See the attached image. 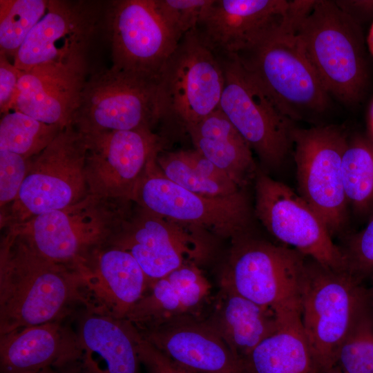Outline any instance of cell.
Segmentation results:
<instances>
[{
	"instance_id": "d6986e66",
	"label": "cell",
	"mask_w": 373,
	"mask_h": 373,
	"mask_svg": "<svg viewBox=\"0 0 373 373\" xmlns=\"http://www.w3.org/2000/svg\"><path fill=\"white\" fill-rule=\"evenodd\" d=\"M135 328L119 320L84 309L56 373H140Z\"/></svg>"
},
{
	"instance_id": "8992f818",
	"label": "cell",
	"mask_w": 373,
	"mask_h": 373,
	"mask_svg": "<svg viewBox=\"0 0 373 373\" xmlns=\"http://www.w3.org/2000/svg\"><path fill=\"white\" fill-rule=\"evenodd\" d=\"M307 260L291 247L246 232L231 239L220 285L277 313L301 311Z\"/></svg>"
},
{
	"instance_id": "4dcf8cb0",
	"label": "cell",
	"mask_w": 373,
	"mask_h": 373,
	"mask_svg": "<svg viewBox=\"0 0 373 373\" xmlns=\"http://www.w3.org/2000/svg\"><path fill=\"white\" fill-rule=\"evenodd\" d=\"M48 0L0 1V54L15 58L46 14Z\"/></svg>"
},
{
	"instance_id": "5bb4252c",
	"label": "cell",
	"mask_w": 373,
	"mask_h": 373,
	"mask_svg": "<svg viewBox=\"0 0 373 373\" xmlns=\"http://www.w3.org/2000/svg\"><path fill=\"white\" fill-rule=\"evenodd\" d=\"M309 0H212L195 30L216 56L237 55L274 31L298 26Z\"/></svg>"
},
{
	"instance_id": "484cf974",
	"label": "cell",
	"mask_w": 373,
	"mask_h": 373,
	"mask_svg": "<svg viewBox=\"0 0 373 373\" xmlns=\"http://www.w3.org/2000/svg\"><path fill=\"white\" fill-rule=\"evenodd\" d=\"M186 133L195 149L240 187L255 177L252 149L219 108Z\"/></svg>"
},
{
	"instance_id": "1f68e13d",
	"label": "cell",
	"mask_w": 373,
	"mask_h": 373,
	"mask_svg": "<svg viewBox=\"0 0 373 373\" xmlns=\"http://www.w3.org/2000/svg\"><path fill=\"white\" fill-rule=\"evenodd\" d=\"M345 373H373V310L358 319L337 354L336 363Z\"/></svg>"
},
{
	"instance_id": "7a4b0ae2",
	"label": "cell",
	"mask_w": 373,
	"mask_h": 373,
	"mask_svg": "<svg viewBox=\"0 0 373 373\" xmlns=\"http://www.w3.org/2000/svg\"><path fill=\"white\" fill-rule=\"evenodd\" d=\"M295 35L329 96L346 105L358 103L370 77L361 25L334 1L316 0Z\"/></svg>"
},
{
	"instance_id": "7402d4cb",
	"label": "cell",
	"mask_w": 373,
	"mask_h": 373,
	"mask_svg": "<svg viewBox=\"0 0 373 373\" xmlns=\"http://www.w3.org/2000/svg\"><path fill=\"white\" fill-rule=\"evenodd\" d=\"M138 332L173 362L193 372L248 373L244 362L199 316H181Z\"/></svg>"
},
{
	"instance_id": "6da1fadb",
	"label": "cell",
	"mask_w": 373,
	"mask_h": 373,
	"mask_svg": "<svg viewBox=\"0 0 373 373\" xmlns=\"http://www.w3.org/2000/svg\"><path fill=\"white\" fill-rule=\"evenodd\" d=\"M83 305L73 266L48 260L8 231L0 253V335L62 321Z\"/></svg>"
},
{
	"instance_id": "f1b7e54d",
	"label": "cell",
	"mask_w": 373,
	"mask_h": 373,
	"mask_svg": "<svg viewBox=\"0 0 373 373\" xmlns=\"http://www.w3.org/2000/svg\"><path fill=\"white\" fill-rule=\"evenodd\" d=\"M342 176L348 204L358 214L373 211V142L361 136L347 139Z\"/></svg>"
},
{
	"instance_id": "4fadbf2b",
	"label": "cell",
	"mask_w": 373,
	"mask_h": 373,
	"mask_svg": "<svg viewBox=\"0 0 373 373\" xmlns=\"http://www.w3.org/2000/svg\"><path fill=\"white\" fill-rule=\"evenodd\" d=\"M347 137L335 126L292 131L299 195L319 214L332 235L347 220V200L342 176V157Z\"/></svg>"
},
{
	"instance_id": "277c9868",
	"label": "cell",
	"mask_w": 373,
	"mask_h": 373,
	"mask_svg": "<svg viewBox=\"0 0 373 373\" xmlns=\"http://www.w3.org/2000/svg\"><path fill=\"white\" fill-rule=\"evenodd\" d=\"M131 202L89 193L66 208L7 228L51 261L72 266L108 242L130 211Z\"/></svg>"
},
{
	"instance_id": "60d3db41",
	"label": "cell",
	"mask_w": 373,
	"mask_h": 373,
	"mask_svg": "<svg viewBox=\"0 0 373 373\" xmlns=\"http://www.w3.org/2000/svg\"><path fill=\"white\" fill-rule=\"evenodd\" d=\"M321 373H345L343 372L341 369H339L337 366L334 367L329 370L321 372Z\"/></svg>"
},
{
	"instance_id": "603a6c76",
	"label": "cell",
	"mask_w": 373,
	"mask_h": 373,
	"mask_svg": "<svg viewBox=\"0 0 373 373\" xmlns=\"http://www.w3.org/2000/svg\"><path fill=\"white\" fill-rule=\"evenodd\" d=\"M211 285L195 263H188L153 281L126 318L139 331L184 316H199Z\"/></svg>"
},
{
	"instance_id": "44dd1931",
	"label": "cell",
	"mask_w": 373,
	"mask_h": 373,
	"mask_svg": "<svg viewBox=\"0 0 373 373\" xmlns=\"http://www.w3.org/2000/svg\"><path fill=\"white\" fill-rule=\"evenodd\" d=\"M86 57L21 71L12 111L64 128L72 124L86 78Z\"/></svg>"
},
{
	"instance_id": "74e56055",
	"label": "cell",
	"mask_w": 373,
	"mask_h": 373,
	"mask_svg": "<svg viewBox=\"0 0 373 373\" xmlns=\"http://www.w3.org/2000/svg\"><path fill=\"white\" fill-rule=\"evenodd\" d=\"M334 1L342 11L360 25L373 18V1L337 0Z\"/></svg>"
},
{
	"instance_id": "3957f363",
	"label": "cell",
	"mask_w": 373,
	"mask_h": 373,
	"mask_svg": "<svg viewBox=\"0 0 373 373\" xmlns=\"http://www.w3.org/2000/svg\"><path fill=\"white\" fill-rule=\"evenodd\" d=\"M363 280L307 258L301 299V321L312 373L336 366L338 351L370 304Z\"/></svg>"
},
{
	"instance_id": "52a82bcc",
	"label": "cell",
	"mask_w": 373,
	"mask_h": 373,
	"mask_svg": "<svg viewBox=\"0 0 373 373\" xmlns=\"http://www.w3.org/2000/svg\"><path fill=\"white\" fill-rule=\"evenodd\" d=\"M86 150L84 135L71 124L44 151L30 158L17 198L1 210V227L8 228L66 208L88 195Z\"/></svg>"
},
{
	"instance_id": "8d00e7d4",
	"label": "cell",
	"mask_w": 373,
	"mask_h": 373,
	"mask_svg": "<svg viewBox=\"0 0 373 373\" xmlns=\"http://www.w3.org/2000/svg\"><path fill=\"white\" fill-rule=\"evenodd\" d=\"M21 73L6 55L0 54V111L2 115L13 109Z\"/></svg>"
},
{
	"instance_id": "4316f807",
	"label": "cell",
	"mask_w": 373,
	"mask_h": 373,
	"mask_svg": "<svg viewBox=\"0 0 373 373\" xmlns=\"http://www.w3.org/2000/svg\"><path fill=\"white\" fill-rule=\"evenodd\" d=\"M244 363L248 373H312L301 311L282 313L276 331L251 351Z\"/></svg>"
},
{
	"instance_id": "7bdbcfd3",
	"label": "cell",
	"mask_w": 373,
	"mask_h": 373,
	"mask_svg": "<svg viewBox=\"0 0 373 373\" xmlns=\"http://www.w3.org/2000/svg\"><path fill=\"white\" fill-rule=\"evenodd\" d=\"M372 120H373V107H372Z\"/></svg>"
},
{
	"instance_id": "30bf717a",
	"label": "cell",
	"mask_w": 373,
	"mask_h": 373,
	"mask_svg": "<svg viewBox=\"0 0 373 373\" xmlns=\"http://www.w3.org/2000/svg\"><path fill=\"white\" fill-rule=\"evenodd\" d=\"M217 57L224 75L219 108L264 164L280 166L293 147L294 121L244 69L236 55Z\"/></svg>"
},
{
	"instance_id": "8fae6325",
	"label": "cell",
	"mask_w": 373,
	"mask_h": 373,
	"mask_svg": "<svg viewBox=\"0 0 373 373\" xmlns=\"http://www.w3.org/2000/svg\"><path fill=\"white\" fill-rule=\"evenodd\" d=\"M155 154L140 180L133 202L157 216L231 239L248 232L251 214L243 192L207 196L192 192L161 172Z\"/></svg>"
},
{
	"instance_id": "ac0fdd59",
	"label": "cell",
	"mask_w": 373,
	"mask_h": 373,
	"mask_svg": "<svg viewBox=\"0 0 373 373\" xmlns=\"http://www.w3.org/2000/svg\"><path fill=\"white\" fill-rule=\"evenodd\" d=\"M102 3L93 1L48 0L44 16L15 55L21 71L48 64L86 57L102 17Z\"/></svg>"
},
{
	"instance_id": "ab89813d",
	"label": "cell",
	"mask_w": 373,
	"mask_h": 373,
	"mask_svg": "<svg viewBox=\"0 0 373 373\" xmlns=\"http://www.w3.org/2000/svg\"><path fill=\"white\" fill-rule=\"evenodd\" d=\"M367 45L369 50L372 55H373V24L371 27L368 37H367Z\"/></svg>"
},
{
	"instance_id": "9a60e30c",
	"label": "cell",
	"mask_w": 373,
	"mask_h": 373,
	"mask_svg": "<svg viewBox=\"0 0 373 373\" xmlns=\"http://www.w3.org/2000/svg\"><path fill=\"white\" fill-rule=\"evenodd\" d=\"M135 208L108 244L131 254L151 283L207 257L209 245L202 230L157 216L137 204Z\"/></svg>"
},
{
	"instance_id": "ba28073f",
	"label": "cell",
	"mask_w": 373,
	"mask_h": 373,
	"mask_svg": "<svg viewBox=\"0 0 373 373\" xmlns=\"http://www.w3.org/2000/svg\"><path fill=\"white\" fill-rule=\"evenodd\" d=\"M224 85V71L217 56L195 30L188 32L159 74V121H173L186 133L219 108Z\"/></svg>"
},
{
	"instance_id": "7c38bea8",
	"label": "cell",
	"mask_w": 373,
	"mask_h": 373,
	"mask_svg": "<svg viewBox=\"0 0 373 373\" xmlns=\"http://www.w3.org/2000/svg\"><path fill=\"white\" fill-rule=\"evenodd\" d=\"M255 213L283 244L321 265L347 271L342 249L319 214L297 193L262 171L255 175Z\"/></svg>"
},
{
	"instance_id": "d6a6232c",
	"label": "cell",
	"mask_w": 373,
	"mask_h": 373,
	"mask_svg": "<svg viewBox=\"0 0 373 373\" xmlns=\"http://www.w3.org/2000/svg\"><path fill=\"white\" fill-rule=\"evenodd\" d=\"M212 0H155L157 11L178 40L196 30Z\"/></svg>"
},
{
	"instance_id": "b9f144b4",
	"label": "cell",
	"mask_w": 373,
	"mask_h": 373,
	"mask_svg": "<svg viewBox=\"0 0 373 373\" xmlns=\"http://www.w3.org/2000/svg\"><path fill=\"white\" fill-rule=\"evenodd\" d=\"M40 373H56V372L52 369H50Z\"/></svg>"
},
{
	"instance_id": "5b68a950",
	"label": "cell",
	"mask_w": 373,
	"mask_h": 373,
	"mask_svg": "<svg viewBox=\"0 0 373 373\" xmlns=\"http://www.w3.org/2000/svg\"><path fill=\"white\" fill-rule=\"evenodd\" d=\"M286 26L236 55L244 69L291 120L318 115L330 96L296 38Z\"/></svg>"
},
{
	"instance_id": "d590c367",
	"label": "cell",
	"mask_w": 373,
	"mask_h": 373,
	"mask_svg": "<svg viewBox=\"0 0 373 373\" xmlns=\"http://www.w3.org/2000/svg\"><path fill=\"white\" fill-rule=\"evenodd\" d=\"M137 353L146 373H195L184 368L144 339L135 328Z\"/></svg>"
},
{
	"instance_id": "83f0119b",
	"label": "cell",
	"mask_w": 373,
	"mask_h": 373,
	"mask_svg": "<svg viewBox=\"0 0 373 373\" xmlns=\"http://www.w3.org/2000/svg\"><path fill=\"white\" fill-rule=\"evenodd\" d=\"M156 162L168 179L192 192L207 196H227L242 188L195 150L159 153Z\"/></svg>"
},
{
	"instance_id": "f546056e",
	"label": "cell",
	"mask_w": 373,
	"mask_h": 373,
	"mask_svg": "<svg viewBox=\"0 0 373 373\" xmlns=\"http://www.w3.org/2000/svg\"><path fill=\"white\" fill-rule=\"evenodd\" d=\"M64 128L11 111L0 121V150L30 159L44 151Z\"/></svg>"
},
{
	"instance_id": "e575fe53",
	"label": "cell",
	"mask_w": 373,
	"mask_h": 373,
	"mask_svg": "<svg viewBox=\"0 0 373 373\" xmlns=\"http://www.w3.org/2000/svg\"><path fill=\"white\" fill-rule=\"evenodd\" d=\"M28 160L19 154L0 150L1 210L17 198L26 175Z\"/></svg>"
},
{
	"instance_id": "836d02e7",
	"label": "cell",
	"mask_w": 373,
	"mask_h": 373,
	"mask_svg": "<svg viewBox=\"0 0 373 373\" xmlns=\"http://www.w3.org/2000/svg\"><path fill=\"white\" fill-rule=\"evenodd\" d=\"M363 229L350 236L342 249L347 271L363 280L373 275V211Z\"/></svg>"
},
{
	"instance_id": "e0dca14e",
	"label": "cell",
	"mask_w": 373,
	"mask_h": 373,
	"mask_svg": "<svg viewBox=\"0 0 373 373\" xmlns=\"http://www.w3.org/2000/svg\"><path fill=\"white\" fill-rule=\"evenodd\" d=\"M112 66L159 77L180 40L159 14L155 0H117L106 10Z\"/></svg>"
},
{
	"instance_id": "d4e9b609",
	"label": "cell",
	"mask_w": 373,
	"mask_h": 373,
	"mask_svg": "<svg viewBox=\"0 0 373 373\" xmlns=\"http://www.w3.org/2000/svg\"><path fill=\"white\" fill-rule=\"evenodd\" d=\"M61 322L26 327L0 335V372L40 373L52 369L73 333Z\"/></svg>"
},
{
	"instance_id": "f35d334b",
	"label": "cell",
	"mask_w": 373,
	"mask_h": 373,
	"mask_svg": "<svg viewBox=\"0 0 373 373\" xmlns=\"http://www.w3.org/2000/svg\"><path fill=\"white\" fill-rule=\"evenodd\" d=\"M370 278H371V285L369 288H367V291L370 304L373 310V275H372Z\"/></svg>"
},
{
	"instance_id": "9c48e42d",
	"label": "cell",
	"mask_w": 373,
	"mask_h": 373,
	"mask_svg": "<svg viewBox=\"0 0 373 373\" xmlns=\"http://www.w3.org/2000/svg\"><path fill=\"white\" fill-rule=\"evenodd\" d=\"M158 77L110 68L85 83L72 124L84 134L151 128L159 121Z\"/></svg>"
},
{
	"instance_id": "ffe728a7",
	"label": "cell",
	"mask_w": 373,
	"mask_h": 373,
	"mask_svg": "<svg viewBox=\"0 0 373 373\" xmlns=\"http://www.w3.org/2000/svg\"><path fill=\"white\" fill-rule=\"evenodd\" d=\"M73 267L85 309L116 319H126L151 283L131 254L108 243Z\"/></svg>"
},
{
	"instance_id": "2e32d148",
	"label": "cell",
	"mask_w": 373,
	"mask_h": 373,
	"mask_svg": "<svg viewBox=\"0 0 373 373\" xmlns=\"http://www.w3.org/2000/svg\"><path fill=\"white\" fill-rule=\"evenodd\" d=\"M84 135L89 193L133 202L150 159L161 151L162 138L147 128Z\"/></svg>"
},
{
	"instance_id": "cb8c5ba5",
	"label": "cell",
	"mask_w": 373,
	"mask_h": 373,
	"mask_svg": "<svg viewBox=\"0 0 373 373\" xmlns=\"http://www.w3.org/2000/svg\"><path fill=\"white\" fill-rule=\"evenodd\" d=\"M281 314L220 285L213 307L205 320L244 362L262 341L276 331Z\"/></svg>"
}]
</instances>
